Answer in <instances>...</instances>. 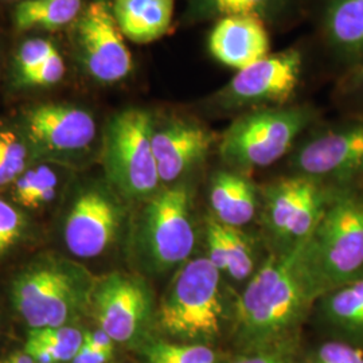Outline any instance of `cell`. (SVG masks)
Here are the masks:
<instances>
[{
  "label": "cell",
  "mask_w": 363,
  "mask_h": 363,
  "mask_svg": "<svg viewBox=\"0 0 363 363\" xmlns=\"http://www.w3.org/2000/svg\"><path fill=\"white\" fill-rule=\"evenodd\" d=\"M303 244L272 250L235 300L234 331L249 350L286 339L316 304L301 259Z\"/></svg>",
  "instance_id": "6da1fadb"
},
{
  "label": "cell",
  "mask_w": 363,
  "mask_h": 363,
  "mask_svg": "<svg viewBox=\"0 0 363 363\" xmlns=\"http://www.w3.org/2000/svg\"><path fill=\"white\" fill-rule=\"evenodd\" d=\"M301 259L318 300L363 276V186L337 189Z\"/></svg>",
  "instance_id": "7a4b0ae2"
},
{
  "label": "cell",
  "mask_w": 363,
  "mask_h": 363,
  "mask_svg": "<svg viewBox=\"0 0 363 363\" xmlns=\"http://www.w3.org/2000/svg\"><path fill=\"white\" fill-rule=\"evenodd\" d=\"M223 274L206 256L189 259L177 269L156 311L162 331L182 343L206 345L220 337L234 306L223 288Z\"/></svg>",
  "instance_id": "3957f363"
},
{
  "label": "cell",
  "mask_w": 363,
  "mask_h": 363,
  "mask_svg": "<svg viewBox=\"0 0 363 363\" xmlns=\"http://www.w3.org/2000/svg\"><path fill=\"white\" fill-rule=\"evenodd\" d=\"M94 286L96 280L81 267L46 261L16 277L11 298L31 330L61 327L91 306Z\"/></svg>",
  "instance_id": "277c9868"
},
{
  "label": "cell",
  "mask_w": 363,
  "mask_h": 363,
  "mask_svg": "<svg viewBox=\"0 0 363 363\" xmlns=\"http://www.w3.org/2000/svg\"><path fill=\"white\" fill-rule=\"evenodd\" d=\"M311 108H259L235 118L220 140L222 160L234 171L272 166L315 121Z\"/></svg>",
  "instance_id": "5b68a950"
},
{
  "label": "cell",
  "mask_w": 363,
  "mask_h": 363,
  "mask_svg": "<svg viewBox=\"0 0 363 363\" xmlns=\"http://www.w3.org/2000/svg\"><path fill=\"white\" fill-rule=\"evenodd\" d=\"M154 118L150 112L130 108L106 125L103 163L108 181L123 196L148 201L160 190L152 148Z\"/></svg>",
  "instance_id": "8992f818"
},
{
  "label": "cell",
  "mask_w": 363,
  "mask_h": 363,
  "mask_svg": "<svg viewBox=\"0 0 363 363\" xmlns=\"http://www.w3.org/2000/svg\"><path fill=\"white\" fill-rule=\"evenodd\" d=\"M193 206V191L184 182L160 189L147 201L139 244L152 272L178 269L194 257L196 228Z\"/></svg>",
  "instance_id": "52a82bcc"
},
{
  "label": "cell",
  "mask_w": 363,
  "mask_h": 363,
  "mask_svg": "<svg viewBox=\"0 0 363 363\" xmlns=\"http://www.w3.org/2000/svg\"><path fill=\"white\" fill-rule=\"evenodd\" d=\"M337 189L292 174L259 191L261 220L273 250H289L308 241Z\"/></svg>",
  "instance_id": "ba28073f"
},
{
  "label": "cell",
  "mask_w": 363,
  "mask_h": 363,
  "mask_svg": "<svg viewBox=\"0 0 363 363\" xmlns=\"http://www.w3.org/2000/svg\"><path fill=\"white\" fill-rule=\"evenodd\" d=\"M289 166L294 174L325 186H363V116L312 132L295 150Z\"/></svg>",
  "instance_id": "9c48e42d"
},
{
  "label": "cell",
  "mask_w": 363,
  "mask_h": 363,
  "mask_svg": "<svg viewBox=\"0 0 363 363\" xmlns=\"http://www.w3.org/2000/svg\"><path fill=\"white\" fill-rule=\"evenodd\" d=\"M301 54L298 50L268 54L241 70H237L217 103L226 111L240 108H272L286 104L298 89L301 74Z\"/></svg>",
  "instance_id": "30bf717a"
},
{
  "label": "cell",
  "mask_w": 363,
  "mask_h": 363,
  "mask_svg": "<svg viewBox=\"0 0 363 363\" xmlns=\"http://www.w3.org/2000/svg\"><path fill=\"white\" fill-rule=\"evenodd\" d=\"M91 306L99 328L115 343L138 339L154 315L151 289L142 277L127 273H111L97 280Z\"/></svg>",
  "instance_id": "8fae6325"
},
{
  "label": "cell",
  "mask_w": 363,
  "mask_h": 363,
  "mask_svg": "<svg viewBox=\"0 0 363 363\" xmlns=\"http://www.w3.org/2000/svg\"><path fill=\"white\" fill-rule=\"evenodd\" d=\"M77 42L84 64L94 79L112 84L127 77L133 61L112 7L94 0L79 13Z\"/></svg>",
  "instance_id": "7c38bea8"
},
{
  "label": "cell",
  "mask_w": 363,
  "mask_h": 363,
  "mask_svg": "<svg viewBox=\"0 0 363 363\" xmlns=\"http://www.w3.org/2000/svg\"><path fill=\"white\" fill-rule=\"evenodd\" d=\"M121 217V210L111 195L101 190L85 191L67 216L66 247L81 259L103 255L116 240Z\"/></svg>",
  "instance_id": "4fadbf2b"
},
{
  "label": "cell",
  "mask_w": 363,
  "mask_h": 363,
  "mask_svg": "<svg viewBox=\"0 0 363 363\" xmlns=\"http://www.w3.org/2000/svg\"><path fill=\"white\" fill-rule=\"evenodd\" d=\"M216 136L194 120L172 118L154 128L152 148L162 184L181 182L211 151Z\"/></svg>",
  "instance_id": "5bb4252c"
},
{
  "label": "cell",
  "mask_w": 363,
  "mask_h": 363,
  "mask_svg": "<svg viewBox=\"0 0 363 363\" xmlns=\"http://www.w3.org/2000/svg\"><path fill=\"white\" fill-rule=\"evenodd\" d=\"M27 132L39 148L52 152H74L93 143L96 123L88 111L77 106L39 105L27 116Z\"/></svg>",
  "instance_id": "9a60e30c"
},
{
  "label": "cell",
  "mask_w": 363,
  "mask_h": 363,
  "mask_svg": "<svg viewBox=\"0 0 363 363\" xmlns=\"http://www.w3.org/2000/svg\"><path fill=\"white\" fill-rule=\"evenodd\" d=\"M210 54L222 65L241 70L269 54V35L264 21L253 15L218 19L208 35Z\"/></svg>",
  "instance_id": "2e32d148"
},
{
  "label": "cell",
  "mask_w": 363,
  "mask_h": 363,
  "mask_svg": "<svg viewBox=\"0 0 363 363\" xmlns=\"http://www.w3.org/2000/svg\"><path fill=\"white\" fill-rule=\"evenodd\" d=\"M210 214L216 220L242 229L255 220L259 208V190L244 172L220 169L208 186Z\"/></svg>",
  "instance_id": "e0dca14e"
},
{
  "label": "cell",
  "mask_w": 363,
  "mask_h": 363,
  "mask_svg": "<svg viewBox=\"0 0 363 363\" xmlns=\"http://www.w3.org/2000/svg\"><path fill=\"white\" fill-rule=\"evenodd\" d=\"M208 257L223 277L244 283L257 271L255 245L242 229L223 225L211 214L205 218Z\"/></svg>",
  "instance_id": "ac0fdd59"
},
{
  "label": "cell",
  "mask_w": 363,
  "mask_h": 363,
  "mask_svg": "<svg viewBox=\"0 0 363 363\" xmlns=\"http://www.w3.org/2000/svg\"><path fill=\"white\" fill-rule=\"evenodd\" d=\"M323 28L327 43L349 69L363 61V0H328Z\"/></svg>",
  "instance_id": "d6986e66"
},
{
  "label": "cell",
  "mask_w": 363,
  "mask_h": 363,
  "mask_svg": "<svg viewBox=\"0 0 363 363\" xmlns=\"http://www.w3.org/2000/svg\"><path fill=\"white\" fill-rule=\"evenodd\" d=\"M174 6V0H115L112 11L125 38L151 43L169 31Z\"/></svg>",
  "instance_id": "ffe728a7"
},
{
  "label": "cell",
  "mask_w": 363,
  "mask_h": 363,
  "mask_svg": "<svg viewBox=\"0 0 363 363\" xmlns=\"http://www.w3.org/2000/svg\"><path fill=\"white\" fill-rule=\"evenodd\" d=\"M320 319L354 340H363V276L327 292L316 301Z\"/></svg>",
  "instance_id": "44dd1931"
},
{
  "label": "cell",
  "mask_w": 363,
  "mask_h": 363,
  "mask_svg": "<svg viewBox=\"0 0 363 363\" xmlns=\"http://www.w3.org/2000/svg\"><path fill=\"white\" fill-rule=\"evenodd\" d=\"M84 343V333L61 325L30 330L23 351L37 363L72 362Z\"/></svg>",
  "instance_id": "7402d4cb"
},
{
  "label": "cell",
  "mask_w": 363,
  "mask_h": 363,
  "mask_svg": "<svg viewBox=\"0 0 363 363\" xmlns=\"http://www.w3.org/2000/svg\"><path fill=\"white\" fill-rule=\"evenodd\" d=\"M81 7V0H23L15 11V26L18 30H58L77 19Z\"/></svg>",
  "instance_id": "603a6c76"
},
{
  "label": "cell",
  "mask_w": 363,
  "mask_h": 363,
  "mask_svg": "<svg viewBox=\"0 0 363 363\" xmlns=\"http://www.w3.org/2000/svg\"><path fill=\"white\" fill-rule=\"evenodd\" d=\"M13 199L21 206L38 208L49 203L57 194L58 178L48 166H39L23 172L13 182Z\"/></svg>",
  "instance_id": "cb8c5ba5"
},
{
  "label": "cell",
  "mask_w": 363,
  "mask_h": 363,
  "mask_svg": "<svg viewBox=\"0 0 363 363\" xmlns=\"http://www.w3.org/2000/svg\"><path fill=\"white\" fill-rule=\"evenodd\" d=\"M145 363H220V355L202 343L156 340L144 350Z\"/></svg>",
  "instance_id": "d4e9b609"
},
{
  "label": "cell",
  "mask_w": 363,
  "mask_h": 363,
  "mask_svg": "<svg viewBox=\"0 0 363 363\" xmlns=\"http://www.w3.org/2000/svg\"><path fill=\"white\" fill-rule=\"evenodd\" d=\"M279 0H193L195 15L217 18L233 15H253L264 21L277 10Z\"/></svg>",
  "instance_id": "484cf974"
},
{
  "label": "cell",
  "mask_w": 363,
  "mask_h": 363,
  "mask_svg": "<svg viewBox=\"0 0 363 363\" xmlns=\"http://www.w3.org/2000/svg\"><path fill=\"white\" fill-rule=\"evenodd\" d=\"M26 147L13 132H0V186L16 181L26 167Z\"/></svg>",
  "instance_id": "4316f807"
},
{
  "label": "cell",
  "mask_w": 363,
  "mask_h": 363,
  "mask_svg": "<svg viewBox=\"0 0 363 363\" xmlns=\"http://www.w3.org/2000/svg\"><path fill=\"white\" fill-rule=\"evenodd\" d=\"M55 50V46L50 40L46 39H28L25 42L16 58V64L19 67L22 79L30 76L34 70H37Z\"/></svg>",
  "instance_id": "83f0119b"
},
{
  "label": "cell",
  "mask_w": 363,
  "mask_h": 363,
  "mask_svg": "<svg viewBox=\"0 0 363 363\" xmlns=\"http://www.w3.org/2000/svg\"><path fill=\"white\" fill-rule=\"evenodd\" d=\"M25 230V217L19 210L0 199V256L21 240Z\"/></svg>",
  "instance_id": "f1b7e54d"
},
{
  "label": "cell",
  "mask_w": 363,
  "mask_h": 363,
  "mask_svg": "<svg viewBox=\"0 0 363 363\" xmlns=\"http://www.w3.org/2000/svg\"><path fill=\"white\" fill-rule=\"evenodd\" d=\"M311 363H363V350L350 342L331 340L316 350Z\"/></svg>",
  "instance_id": "f546056e"
},
{
  "label": "cell",
  "mask_w": 363,
  "mask_h": 363,
  "mask_svg": "<svg viewBox=\"0 0 363 363\" xmlns=\"http://www.w3.org/2000/svg\"><path fill=\"white\" fill-rule=\"evenodd\" d=\"M230 363H294L291 342L283 339L280 342L249 350Z\"/></svg>",
  "instance_id": "4dcf8cb0"
},
{
  "label": "cell",
  "mask_w": 363,
  "mask_h": 363,
  "mask_svg": "<svg viewBox=\"0 0 363 363\" xmlns=\"http://www.w3.org/2000/svg\"><path fill=\"white\" fill-rule=\"evenodd\" d=\"M64 74L65 62L58 50H55L37 70H34L30 76L23 78V81L31 86H50L61 81Z\"/></svg>",
  "instance_id": "1f68e13d"
},
{
  "label": "cell",
  "mask_w": 363,
  "mask_h": 363,
  "mask_svg": "<svg viewBox=\"0 0 363 363\" xmlns=\"http://www.w3.org/2000/svg\"><path fill=\"white\" fill-rule=\"evenodd\" d=\"M340 91L343 97L363 106V61L347 69L340 84Z\"/></svg>",
  "instance_id": "d6a6232c"
},
{
  "label": "cell",
  "mask_w": 363,
  "mask_h": 363,
  "mask_svg": "<svg viewBox=\"0 0 363 363\" xmlns=\"http://www.w3.org/2000/svg\"><path fill=\"white\" fill-rule=\"evenodd\" d=\"M112 358L113 351L100 350L84 342L72 363H109Z\"/></svg>",
  "instance_id": "836d02e7"
}]
</instances>
